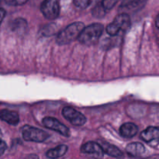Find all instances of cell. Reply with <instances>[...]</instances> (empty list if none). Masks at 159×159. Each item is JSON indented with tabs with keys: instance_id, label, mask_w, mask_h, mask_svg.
Here are the masks:
<instances>
[{
	"instance_id": "cell-3",
	"label": "cell",
	"mask_w": 159,
	"mask_h": 159,
	"mask_svg": "<svg viewBox=\"0 0 159 159\" xmlns=\"http://www.w3.org/2000/svg\"><path fill=\"white\" fill-rule=\"evenodd\" d=\"M130 18L127 13L121 12L116 16L110 24L107 27V32L110 36H117L124 33L130 28Z\"/></svg>"
},
{
	"instance_id": "cell-23",
	"label": "cell",
	"mask_w": 159,
	"mask_h": 159,
	"mask_svg": "<svg viewBox=\"0 0 159 159\" xmlns=\"http://www.w3.org/2000/svg\"><path fill=\"white\" fill-rule=\"evenodd\" d=\"M158 18H159V16L158 15V16H157V17H156V20H155V23H156L157 28H158Z\"/></svg>"
},
{
	"instance_id": "cell-18",
	"label": "cell",
	"mask_w": 159,
	"mask_h": 159,
	"mask_svg": "<svg viewBox=\"0 0 159 159\" xmlns=\"http://www.w3.org/2000/svg\"><path fill=\"white\" fill-rule=\"evenodd\" d=\"M106 12L107 11L102 8L101 3H99V4L96 5V6L93 9V15L95 17H97V18H101V17H103L105 16Z\"/></svg>"
},
{
	"instance_id": "cell-5",
	"label": "cell",
	"mask_w": 159,
	"mask_h": 159,
	"mask_svg": "<svg viewBox=\"0 0 159 159\" xmlns=\"http://www.w3.org/2000/svg\"><path fill=\"white\" fill-rule=\"evenodd\" d=\"M40 10L47 19L54 20L60 12L58 0H43L40 6Z\"/></svg>"
},
{
	"instance_id": "cell-15",
	"label": "cell",
	"mask_w": 159,
	"mask_h": 159,
	"mask_svg": "<svg viewBox=\"0 0 159 159\" xmlns=\"http://www.w3.org/2000/svg\"><path fill=\"white\" fill-rule=\"evenodd\" d=\"M68 151V146L66 145H59L55 148L51 149L47 152L46 155L50 158H57L59 157H61L65 155V153Z\"/></svg>"
},
{
	"instance_id": "cell-11",
	"label": "cell",
	"mask_w": 159,
	"mask_h": 159,
	"mask_svg": "<svg viewBox=\"0 0 159 159\" xmlns=\"http://www.w3.org/2000/svg\"><path fill=\"white\" fill-rule=\"evenodd\" d=\"M159 137V130L157 127H150L141 132V138L145 142L151 143L158 141Z\"/></svg>"
},
{
	"instance_id": "cell-4",
	"label": "cell",
	"mask_w": 159,
	"mask_h": 159,
	"mask_svg": "<svg viewBox=\"0 0 159 159\" xmlns=\"http://www.w3.org/2000/svg\"><path fill=\"white\" fill-rule=\"evenodd\" d=\"M21 131L23 139L26 141L43 142L49 138V134L44 130L28 125L22 127Z\"/></svg>"
},
{
	"instance_id": "cell-19",
	"label": "cell",
	"mask_w": 159,
	"mask_h": 159,
	"mask_svg": "<svg viewBox=\"0 0 159 159\" xmlns=\"http://www.w3.org/2000/svg\"><path fill=\"white\" fill-rule=\"evenodd\" d=\"M116 2L117 0H102L101 5L106 11H109L114 7Z\"/></svg>"
},
{
	"instance_id": "cell-21",
	"label": "cell",
	"mask_w": 159,
	"mask_h": 159,
	"mask_svg": "<svg viewBox=\"0 0 159 159\" xmlns=\"http://www.w3.org/2000/svg\"><path fill=\"white\" fill-rule=\"evenodd\" d=\"M6 148H7V145H6V144L1 139V138H0V156L4 154V152H6Z\"/></svg>"
},
{
	"instance_id": "cell-16",
	"label": "cell",
	"mask_w": 159,
	"mask_h": 159,
	"mask_svg": "<svg viewBox=\"0 0 159 159\" xmlns=\"http://www.w3.org/2000/svg\"><path fill=\"white\" fill-rule=\"evenodd\" d=\"M26 29V22L23 19H17L13 23V30L16 32H23Z\"/></svg>"
},
{
	"instance_id": "cell-9",
	"label": "cell",
	"mask_w": 159,
	"mask_h": 159,
	"mask_svg": "<svg viewBox=\"0 0 159 159\" xmlns=\"http://www.w3.org/2000/svg\"><path fill=\"white\" fill-rule=\"evenodd\" d=\"M81 152L86 155L100 157V158L103 156V151L101 146L99 145V143L93 142V141H89L83 144L81 148Z\"/></svg>"
},
{
	"instance_id": "cell-17",
	"label": "cell",
	"mask_w": 159,
	"mask_h": 159,
	"mask_svg": "<svg viewBox=\"0 0 159 159\" xmlns=\"http://www.w3.org/2000/svg\"><path fill=\"white\" fill-rule=\"evenodd\" d=\"M99 0H74V4L80 9H87Z\"/></svg>"
},
{
	"instance_id": "cell-10",
	"label": "cell",
	"mask_w": 159,
	"mask_h": 159,
	"mask_svg": "<svg viewBox=\"0 0 159 159\" xmlns=\"http://www.w3.org/2000/svg\"><path fill=\"white\" fill-rule=\"evenodd\" d=\"M98 143L102 148L103 153L107 154L110 156L114 157V158H121V157L124 156L123 152L115 145L109 144L106 141H99Z\"/></svg>"
},
{
	"instance_id": "cell-1",
	"label": "cell",
	"mask_w": 159,
	"mask_h": 159,
	"mask_svg": "<svg viewBox=\"0 0 159 159\" xmlns=\"http://www.w3.org/2000/svg\"><path fill=\"white\" fill-rule=\"evenodd\" d=\"M103 31V26L100 23H93L84 27L78 37V40L86 46L94 45L100 38Z\"/></svg>"
},
{
	"instance_id": "cell-6",
	"label": "cell",
	"mask_w": 159,
	"mask_h": 159,
	"mask_svg": "<svg viewBox=\"0 0 159 159\" xmlns=\"http://www.w3.org/2000/svg\"><path fill=\"white\" fill-rule=\"evenodd\" d=\"M64 117L75 126H83L86 123V118L82 113L71 107H66L62 110Z\"/></svg>"
},
{
	"instance_id": "cell-22",
	"label": "cell",
	"mask_w": 159,
	"mask_h": 159,
	"mask_svg": "<svg viewBox=\"0 0 159 159\" xmlns=\"http://www.w3.org/2000/svg\"><path fill=\"white\" fill-rule=\"evenodd\" d=\"M5 16H6V11H5V9H2V8H0V25H1Z\"/></svg>"
},
{
	"instance_id": "cell-2",
	"label": "cell",
	"mask_w": 159,
	"mask_h": 159,
	"mask_svg": "<svg viewBox=\"0 0 159 159\" xmlns=\"http://www.w3.org/2000/svg\"><path fill=\"white\" fill-rule=\"evenodd\" d=\"M84 27L85 25L82 22H75L68 25L57 34L56 39L57 44L65 45L74 41L78 38Z\"/></svg>"
},
{
	"instance_id": "cell-20",
	"label": "cell",
	"mask_w": 159,
	"mask_h": 159,
	"mask_svg": "<svg viewBox=\"0 0 159 159\" xmlns=\"http://www.w3.org/2000/svg\"><path fill=\"white\" fill-rule=\"evenodd\" d=\"M8 5L10 6H16V5H21L26 2L27 0H5Z\"/></svg>"
},
{
	"instance_id": "cell-12",
	"label": "cell",
	"mask_w": 159,
	"mask_h": 159,
	"mask_svg": "<svg viewBox=\"0 0 159 159\" xmlns=\"http://www.w3.org/2000/svg\"><path fill=\"white\" fill-rule=\"evenodd\" d=\"M0 119L11 125H17L20 120L19 115L16 112L8 110H2L0 111Z\"/></svg>"
},
{
	"instance_id": "cell-8",
	"label": "cell",
	"mask_w": 159,
	"mask_h": 159,
	"mask_svg": "<svg viewBox=\"0 0 159 159\" xmlns=\"http://www.w3.org/2000/svg\"><path fill=\"white\" fill-rule=\"evenodd\" d=\"M148 0H123L119 9L122 12H135L145 6Z\"/></svg>"
},
{
	"instance_id": "cell-13",
	"label": "cell",
	"mask_w": 159,
	"mask_h": 159,
	"mask_svg": "<svg viewBox=\"0 0 159 159\" xmlns=\"http://www.w3.org/2000/svg\"><path fill=\"white\" fill-rule=\"evenodd\" d=\"M120 134L124 138H131L138 134V127L134 124L126 123V124H124L121 126L120 129Z\"/></svg>"
},
{
	"instance_id": "cell-14",
	"label": "cell",
	"mask_w": 159,
	"mask_h": 159,
	"mask_svg": "<svg viewBox=\"0 0 159 159\" xmlns=\"http://www.w3.org/2000/svg\"><path fill=\"white\" fill-rule=\"evenodd\" d=\"M126 151L130 156L138 157L142 155L145 152V148L141 143L134 142L130 143L127 146Z\"/></svg>"
},
{
	"instance_id": "cell-7",
	"label": "cell",
	"mask_w": 159,
	"mask_h": 159,
	"mask_svg": "<svg viewBox=\"0 0 159 159\" xmlns=\"http://www.w3.org/2000/svg\"><path fill=\"white\" fill-rule=\"evenodd\" d=\"M42 123H43L44 127H48V128L51 129V130H54V131L61 134L63 135V136H70L69 129H68L66 126L64 125L63 124L59 122V121L57 120V119H55V118L45 117L43 119Z\"/></svg>"
}]
</instances>
